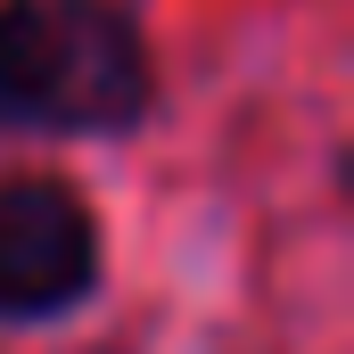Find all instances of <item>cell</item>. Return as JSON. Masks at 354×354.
<instances>
[{"label":"cell","instance_id":"1","mask_svg":"<svg viewBox=\"0 0 354 354\" xmlns=\"http://www.w3.org/2000/svg\"><path fill=\"white\" fill-rule=\"evenodd\" d=\"M149 107V50L107 0H0V124L124 132Z\"/></svg>","mask_w":354,"mask_h":354},{"label":"cell","instance_id":"2","mask_svg":"<svg viewBox=\"0 0 354 354\" xmlns=\"http://www.w3.org/2000/svg\"><path fill=\"white\" fill-rule=\"evenodd\" d=\"M99 280V223L66 181H0V322L83 305Z\"/></svg>","mask_w":354,"mask_h":354}]
</instances>
